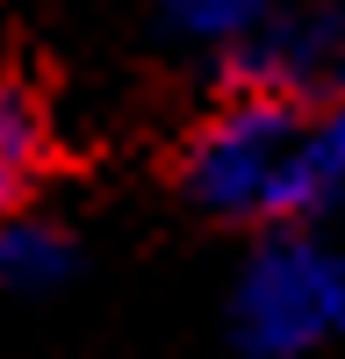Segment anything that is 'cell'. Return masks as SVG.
<instances>
[{"label":"cell","instance_id":"cell-1","mask_svg":"<svg viewBox=\"0 0 345 359\" xmlns=\"http://www.w3.org/2000/svg\"><path fill=\"white\" fill-rule=\"evenodd\" d=\"M280 144H288V115L280 108H238V115H223V123L201 130V144H194V187L209 201L273 194L280 187V172H273Z\"/></svg>","mask_w":345,"mask_h":359},{"label":"cell","instance_id":"cell-2","mask_svg":"<svg viewBox=\"0 0 345 359\" xmlns=\"http://www.w3.org/2000/svg\"><path fill=\"white\" fill-rule=\"evenodd\" d=\"M58 165V137H50V108L22 72H0V230L29 216V201L43 194V180Z\"/></svg>","mask_w":345,"mask_h":359}]
</instances>
